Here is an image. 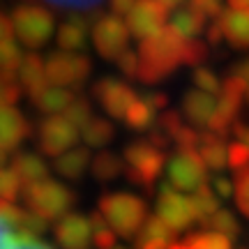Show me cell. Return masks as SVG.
Returning a JSON list of instances; mask_svg holds the SVG:
<instances>
[{
    "mask_svg": "<svg viewBox=\"0 0 249 249\" xmlns=\"http://www.w3.org/2000/svg\"><path fill=\"white\" fill-rule=\"evenodd\" d=\"M187 39L171 26L161 28L157 35L143 39L139 46V81L143 83H161L182 65Z\"/></svg>",
    "mask_w": 249,
    "mask_h": 249,
    "instance_id": "obj_1",
    "label": "cell"
},
{
    "mask_svg": "<svg viewBox=\"0 0 249 249\" xmlns=\"http://www.w3.org/2000/svg\"><path fill=\"white\" fill-rule=\"evenodd\" d=\"M99 214L116 231V235L134 238L141 233L143 224L148 222V205L141 196L127 194V192H111L99 198Z\"/></svg>",
    "mask_w": 249,
    "mask_h": 249,
    "instance_id": "obj_2",
    "label": "cell"
},
{
    "mask_svg": "<svg viewBox=\"0 0 249 249\" xmlns=\"http://www.w3.org/2000/svg\"><path fill=\"white\" fill-rule=\"evenodd\" d=\"M124 176L132 185L141 187L143 192L152 194L155 182L161 176L166 166V150L157 148L148 139H136V141L124 145Z\"/></svg>",
    "mask_w": 249,
    "mask_h": 249,
    "instance_id": "obj_3",
    "label": "cell"
},
{
    "mask_svg": "<svg viewBox=\"0 0 249 249\" xmlns=\"http://www.w3.org/2000/svg\"><path fill=\"white\" fill-rule=\"evenodd\" d=\"M23 203L26 210L35 213L44 222H60L62 217H67L70 210L76 203L74 189L62 185L58 180H42L37 185H30L23 189Z\"/></svg>",
    "mask_w": 249,
    "mask_h": 249,
    "instance_id": "obj_4",
    "label": "cell"
},
{
    "mask_svg": "<svg viewBox=\"0 0 249 249\" xmlns=\"http://www.w3.org/2000/svg\"><path fill=\"white\" fill-rule=\"evenodd\" d=\"M12 23H14V33H17L18 42L26 44L28 49L44 46L55 30L53 14L35 2H21L18 7H14Z\"/></svg>",
    "mask_w": 249,
    "mask_h": 249,
    "instance_id": "obj_5",
    "label": "cell"
},
{
    "mask_svg": "<svg viewBox=\"0 0 249 249\" xmlns=\"http://www.w3.org/2000/svg\"><path fill=\"white\" fill-rule=\"evenodd\" d=\"M166 180L180 194H185V192L194 194L196 189L208 185V166L196 150L176 148L166 161Z\"/></svg>",
    "mask_w": 249,
    "mask_h": 249,
    "instance_id": "obj_6",
    "label": "cell"
},
{
    "mask_svg": "<svg viewBox=\"0 0 249 249\" xmlns=\"http://www.w3.org/2000/svg\"><path fill=\"white\" fill-rule=\"evenodd\" d=\"M92 62L83 53H67V51H53L46 60V76L51 86L60 88H79L90 76Z\"/></svg>",
    "mask_w": 249,
    "mask_h": 249,
    "instance_id": "obj_7",
    "label": "cell"
},
{
    "mask_svg": "<svg viewBox=\"0 0 249 249\" xmlns=\"http://www.w3.org/2000/svg\"><path fill=\"white\" fill-rule=\"evenodd\" d=\"M76 141L79 127H74L65 116H49L37 124V148L44 155L60 157L67 150L76 148Z\"/></svg>",
    "mask_w": 249,
    "mask_h": 249,
    "instance_id": "obj_8",
    "label": "cell"
},
{
    "mask_svg": "<svg viewBox=\"0 0 249 249\" xmlns=\"http://www.w3.org/2000/svg\"><path fill=\"white\" fill-rule=\"evenodd\" d=\"M157 217L176 233L187 231L196 222L192 198L176 192L169 182H164V187L160 189V196H157Z\"/></svg>",
    "mask_w": 249,
    "mask_h": 249,
    "instance_id": "obj_9",
    "label": "cell"
},
{
    "mask_svg": "<svg viewBox=\"0 0 249 249\" xmlns=\"http://www.w3.org/2000/svg\"><path fill=\"white\" fill-rule=\"evenodd\" d=\"M92 44L104 60L116 62L129 46V30L118 17H97L92 26Z\"/></svg>",
    "mask_w": 249,
    "mask_h": 249,
    "instance_id": "obj_10",
    "label": "cell"
},
{
    "mask_svg": "<svg viewBox=\"0 0 249 249\" xmlns=\"http://www.w3.org/2000/svg\"><path fill=\"white\" fill-rule=\"evenodd\" d=\"M92 97L97 99L99 107L104 108L111 118L124 120L129 107L134 104V99L139 97V95L132 90L129 83H124L120 79H113V76H104V79H99L92 86Z\"/></svg>",
    "mask_w": 249,
    "mask_h": 249,
    "instance_id": "obj_11",
    "label": "cell"
},
{
    "mask_svg": "<svg viewBox=\"0 0 249 249\" xmlns=\"http://www.w3.org/2000/svg\"><path fill=\"white\" fill-rule=\"evenodd\" d=\"M166 17L169 9L161 5L160 0H136L132 12L127 14V30L136 39H148L157 35L161 28H166Z\"/></svg>",
    "mask_w": 249,
    "mask_h": 249,
    "instance_id": "obj_12",
    "label": "cell"
},
{
    "mask_svg": "<svg viewBox=\"0 0 249 249\" xmlns=\"http://www.w3.org/2000/svg\"><path fill=\"white\" fill-rule=\"evenodd\" d=\"M169 107V97L164 92H145V95H139L134 99V104L129 107L127 116H124V123L129 129L134 132H150L157 118L166 111Z\"/></svg>",
    "mask_w": 249,
    "mask_h": 249,
    "instance_id": "obj_13",
    "label": "cell"
},
{
    "mask_svg": "<svg viewBox=\"0 0 249 249\" xmlns=\"http://www.w3.org/2000/svg\"><path fill=\"white\" fill-rule=\"evenodd\" d=\"M55 242L62 249H92V226L90 217L79 213H70L62 217L53 229Z\"/></svg>",
    "mask_w": 249,
    "mask_h": 249,
    "instance_id": "obj_14",
    "label": "cell"
},
{
    "mask_svg": "<svg viewBox=\"0 0 249 249\" xmlns=\"http://www.w3.org/2000/svg\"><path fill=\"white\" fill-rule=\"evenodd\" d=\"M30 123L28 118L14 107L0 108V150H14L28 139Z\"/></svg>",
    "mask_w": 249,
    "mask_h": 249,
    "instance_id": "obj_15",
    "label": "cell"
},
{
    "mask_svg": "<svg viewBox=\"0 0 249 249\" xmlns=\"http://www.w3.org/2000/svg\"><path fill=\"white\" fill-rule=\"evenodd\" d=\"M217 111L214 95H208L198 88H189L182 97V116L196 127H208Z\"/></svg>",
    "mask_w": 249,
    "mask_h": 249,
    "instance_id": "obj_16",
    "label": "cell"
},
{
    "mask_svg": "<svg viewBox=\"0 0 249 249\" xmlns=\"http://www.w3.org/2000/svg\"><path fill=\"white\" fill-rule=\"evenodd\" d=\"M90 28H92V21H90L88 17H81V14L70 17L58 28V35H55V42L60 46V51H67V53H79V51H83L86 44H88Z\"/></svg>",
    "mask_w": 249,
    "mask_h": 249,
    "instance_id": "obj_17",
    "label": "cell"
},
{
    "mask_svg": "<svg viewBox=\"0 0 249 249\" xmlns=\"http://www.w3.org/2000/svg\"><path fill=\"white\" fill-rule=\"evenodd\" d=\"M9 169L18 176L23 187H30V185L42 182V180H49V166H46V161L37 152H30V150H18L12 157V166Z\"/></svg>",
    "mask_w": 249,
    "mask_h": 249,
    "instance_id": "obj_18",
    "label": "cell"
},
{
    "mask_svg": "<svg viewBox=\"0 0 249 249\" xmlns=\"http://www.w3.org/2000/svg\"><path fill=\"white\" fill-rule=\"evenodd\" d=\"M217 21L233 49H249V9H229Z\"/></svg>",
    "mask_w": 249,
    "mask_h": 249,
    "instance_id": "obj_19",
    "label": "cell"
},
{
    "mask_svg": "<svg viewBox=\"0 0 249 249\" xmlns=\"http://www.w3.org/2000/svg\"><path fill=\"white\" fill-rule=\"evenodd\" d=\"M18 86L23 88V92H28L30 97L39 92L42 88L49 86V76H46V62L39 58V53H26L23 62H21V70L17 74Z\"/></svg>",
    "mask_w": 249,
    "mask_h": 249,
    "instance_id": "obj_20",
    "label": "cell"
},
{
    "mask_svg": "<svg viewBox=\"0 0 249 249\" xmlns=\"http://www.w3.org/2000/svg\"><path fill=\"white\" fill-rule=\"evenodd\" d=\"M79 97L74 90L70 88H60V86H46L39 92H35L30 102L39 113H49V116H58L60 111L70 108V104Z\"/></svg>",
    "mask_w": 249,
    "mask_h": 249,
    "instance_id": "obj_21",
    "label": "cell"
},
{
    "mask_svg": "<svg viewBox=\"0 0 249 249\" xmlns=\"http://www.w3.org/2000/svg\"><path fill=\"white\" fill-rule=\"evenodd\" d=\"M196 152L210 171H222L229 166V145L224 143L222 136H217L213 132H205V129L201 132Z\"/></svg>",
    "mask_w": 249,
    "mask_h": 249,
    "instance_id": "obj_22",
    "label": "cell"
},
{
    "mask_svg": "<svg viewBox=\"0 0 249 249\" xmlns=\"http://www.w3.org/2000/svg\"><path fill=\"white\" fill-rule=\"evenodd\" d=\"M90 164H92V155H90V148H86V145H76L65 155L55 157L53 161L55 173H60L67 180H81L86 176V171L90 169Z\"/></svg>",
    "mask_w": 249,
    "mask_h": 249,
    "instance_id": "obj_23",
    "label": "cell"
},
{
    "mask_svg": "<svg viewBox=\"0 0 249 249\" xmlns=\"http://www.w3.org/2000/svg\"><path fill=\"white\" fill-rule=\"evenodd\" d=\"M171 28L178 33L182 39H196V37L208 30V18L196 14L194 9H178L171 18Z\"/></svg>",
    "mask_w": 249,
    "mask_h": 249,
    "instance_id": "obj_24",
    "label": "cell"
},
{
    "mask_svg": "<svg viewBox=\"0 0 249 249\" xmlns=\"http://www.w3.org/2000/svg\"><path fill=\"white\" fill-rule=\"evenodd\" d=\"M90 171H92V178L97 182H111L124 171V161L118 157L116 152L102 150L97 157H92Z\"/></svg>",
    "mask_w": 249,
    "mask_h": 249,
    "instance_id": "obj_25",
    "label": "cell"
},
{
    "mask_svg": "<svg viewBox=\"0 0 249 249\" xmlns=\"http://www.w3.org/2000/svg\"><path fill=\"white\" fill-rule=\"evenodd\" d=\"M81 136L86 141V148H107L108 143L116 139V127L108 123L107 118H92L81 129Z\"/></svg>",
    "mask_w": 249,
    "mask_h": 249,
    "instance_id": "obj_26",
    "label": "cell"
},
{
    "mask_svg": "<svg viewBox=\"0 0 249 249\" xmlns=\"http://www.w3.org/2000/svg\"><path fill=\"white\" fill-rule=\"evenodd\" d=\"M189 198H192V205H194L196 222L201 224V226H205L214 214L222 210V208H219V198H217V194L213 192L210 185H203L201 189H196Z\"/></svg>",
    "mask_w": 249,
    "mask_h": 249,
    "instance_id": "obj_27",
    "label": "cell"
},
{
    "mask_svg": "<svg viewBox=\"0 0 249 249\" xmlns=\"http://www.w3.org/2000/svg\"><path fill=\"white\" fill-rule=\"evenodd\" d=\"M171 249H231V240L219 235V233L201 231V233H189L185 240L176 242Z\"/></svg>",
    "mask_w": 249,
    "mask_h": 249,
    "instance_id": "obj_28",
    "label": "cell"
},
{
    "mask_svg": "<svg viewBox=\"0 0 249 249\" xmlns=\"http://www.w3.org/2000/svg\"><path fill=\"white\" fill-rule=\"evenodd\" d=\"M21 62H23V53H21V49H18V44L14 39L0 42V76L17 81Z\"/></svg>",
    "mask_w": 249,
    "mask_h": 249,
    "instance_id": "obj_29",
    "label": "cell"
},
{
    "mask_svg": "<svg viewBox=\"0 0 249 249\" xmlns=\"http://www.w3.org/2000/svg\"><path fill=\"white\" fill-rule=\"evenodd\" d=\"M134 242H169V245H173L176 242V231H171L169 226L155 214V217H148V222L143 224L141 233L136 235Z\"/></svg>",
    "mask_w": 249,
    "mask_h": 249,
    "instance_id": "obj_30",
    "label": "cell"
},
{
    "mask_svg": "<svg viewBox=\"0 0 249 249\" xmlns=\"http://www.w3.org/2000/svg\"><path fill=\"white\" fill-rule=\"evenodd\" d=\"M203 229H213V233H219L224 238H229V240H238L242 235V226L238 222V217L231 213V210H219V213L214 214L210 222L205 224Z\"/></svg>",
    "mask_w": 249,
    "mask_h": 249,
    "instance_id": "obj_31",
    "label": "cell"
},
{
    "mask_svg": "<svg viewBox=\"0 0 249 249\" xmlns=\"http://www.w3.org/2000/svg\"><path fill=\"white\" fill-rule=\"evenodd\" d=\"M90 226H92V247L116 249V231L107 224V219L99 214V210L90 214Z\"/></svg>",
    "mask_w": 249,
    "mask_h": 249,
    "instance_id": "obj_32",
    "label": "cell"
},
{
    "mask_svg": "<svg viewBox=\"0 0 249 249\" xmlns=\"http://www.w3.org/2000/svg\"><path fill=\"white\" fill-rule=\"evenodd\" d=\"M23 182L18 180V176L14 171L5 166V169L0 171V201H5V203H17L18 196H23Z\"/></svg>",
    "mask_w": 249,
    "mask_h": 249,
    "instance_id": "obj_33",
    "label": "cell"
},
{
    "mask_svg": "<svg viewBox=\"0 0 249 249\" xmlns=\"http://www.w3.org/2000/svg\"><path fill=\"white\" fill-rule=\"evenodd\" d=\"M233 187H235V205L249 219V166L233 171Z\"/></svg>",
    "mask_w": 249,
    "mask_h": 249,
    "instance_id": "obj_34",
    "label": "cell"
},
{
    "mask_svg": "<svg viewBox=\"0 0 249 249\" xmlns=\"http://www.w3.org/2000/svg\"><path fill=\"white\" fill-rule=\"evenodd\" d=\"M65 118L70 120L74 127H79V129H83L86 124L92 120V104H90V99L88 97H76L74 102L70 104V108L65 111Z\"/></svg>",
    "mask_w": 249,
    "mask_h": 249,
    "instance_id": "obj_35",
    "label": "cell"
},
{
    "mask_svg": "<svg viewBox=\"0 0 249 249\" xmlns=\"http://www.w3.org/2000/svg\"><path fill=\"white\" fill-rule=\"evenodd\" d=\"M192 81H194L196 88L208 92V95L222 92V81H219V76H217L213 70H208V67H196L194 74H192Z\"/></svg>",
    "mask_w": 249,
    "mask_h": 249,
    "instance_id": "obj_36",
    "label": "cell"
},
{
    "mask_svg": "<svg viewBox=\"0 0 249 249\" xmlns=\"http://www.w3.org/2000/svg\"><path fill=\"white\" fill-rule=\"evenodd\" d=\"M208 58V44L201 39H187L185 53H182V62L189 67H201Z\"/></svg>",
    "mask_w": 249,
    "mask_h": 249,
    "instance_id": "obj_37",
    "label": "cell"
},
{
    "mask_svg": "<svg viewBox=\"0 0 249 249\" xmlns=\"http://www.w3.org/2000/svg\"><path fill=\"white\" fill-rule=\"evenodd\" d=\"M21 95H23V88L18 86V81L0 76V108L14 107L21 99Z\"/></svg>",
    "mask_w": 249,
    "mask_h": 249,
    "instance_id": "obj_38",
    "label": "cell"
},
{
    "mask_svg": "<svg viewBox=\"0 0 249 249\" xmlns=\"http://www.w3.org/2000/svg\"><path fill=\"white\" fill-rule=\"evenodd\" d=\"M189 9H194L196 14L205 18H214V21L224 14L222 0H189Z\"/></svg>",
    "mask_w": 249,
    "mask_h": 249,
    "instance_id": "obj_39",
    "label": "cell"
},
{
    "mask_svg": "<svg viewBox=\"0 0 249 249\" xmlns=\"http://www.w3.org/2000/svg\"><path fill=\"white\" fill-rule=\"evenodd\" d=\"M2 249H51V247H49L46 242L33 238V235H23V233L17 235V233H12Z\"/></svg>",
    "mask_w": 249,
    "mask_h": 249,
    "instance_id": "obj_40",
    "label": "cell"
},
{
    "mask_svg": "<svg viewBox=\"0 0 249 249\" xmlns=\"http://www.w3.org/2000/svg\"><path fill=\"white\" fill-rule=\"evenodd\" d=\"M229 166H231L233 171L249 166V148L245 143L233 141L231 145H229Z\"/></svg>",
    "mask_w": 249,
    "mask_h": 249,
    "instance_id": "obj_41",
    "label": "cell"
},
{
    "mask_svg": "<svg viewBox=\"0 0 249 249\" xmlns=\"http://www.w3.org/2000/svg\"><path fill=\"white\" fill-rule=\"evenodd\" d=\"M116 65L124 79H139V53H134V51L127 49L116 60Z\"/></svg>",
    "mask_w": 249,
    "mask_h": 249,
    "instance_id": "obj_42",
    "label": "cell"
},
{
    "mask_svg": "<svg viewBox=\"0 0 249 249\" xmlns=\"http://www.w3.org/2000/svg\"><path fill=\"white\" fill-rule=\"evenodd\" d=\"M46 2H51V5H55L60 9H79V12L95 9L99 5V0H46Z\"/></svg>",
    "mask_w": 249,
    "mask_h": 249,
    "instance_id": "obj_43",
    "label": "cell"
},
{
    "mask_svg": "<svg viewBox=\"0 0 249 249\" xmlns=\"http://www.w3.org/2000/svg\"><path fill=\"white\" fill-rule=\"evenodd\" d=\"M213 192L217 196H222V198H231V196L235 194L233 180L224 178V176H217V178H213Z\"/></svg>",
    "mask_w": 249,
    "mask_h": 249,
    "instance_id": "obj_44",
    "label": "cell"
},
{
    "mask_svg": "<svg viewBox=\"0 0 249 249\" xmlns=\"http://www.w3.org/2000/svg\"><path fill=\"white\" fill-rule=\"evenodd\" d=\"M134 5H136V0H108V7H111L113 17H127Z\"/></svg>",
    "mask_w": 249,
    "mask_h": 249,
    "instance_id": "obj_45",
    "label": "cell"
},
{
    "mask_svg": "<svg viewBox=\"0 0 249 249\" xmlns=\"http://www.w3.org/2000/svg\"><path fill=\"white\" fill-rule=\"evenodd\" d=\"M205 33H208V44H210V46H219V42L224 39V33H222V26H219V21L210 23Z\"/></svg>",
    "mask_w": 249,
    "mask_h": 249,
    "instance_id": "obj_46",
    "label": "cell"
},
{
    "mask_svg": "<svg viewBox=\"0 0 249 249\" xmlns=\"http://www.w3.org/2000/svg\"><path fill=\"white\" fill-rule=\"evenodd\" d=\"M12 33H14V23H12V18H9L7 14H2V12H0V42L12 39Z\"/></svg>",
    "mask_w": 249,
    "mask_h": 249,
    "instance_id": "obj_47",
    "label": "cell"
},
{
    "mask_svg": "<svg viewBox=\"0 0 249 249\" xmlns=\"http://www.w3.org/2000/svg\"><path fill=\"white\" fill-rule=\"evenodd\" d=\"M233 134L238 136V141L245 143L249 148V124L247 123H242V120H238V123L233 124Z\"/></svg>",
    "mask_w": 249,
    "mask_h": 249,
    "instance_id": "obj_48",
    "label": "cell"
},
{
    "mask_svg": "<svg viewBox=\"0 0 249 249\" xmlns=\"http://www.w3.org/2000/svg\"><path fill=\"white\" fill-rule=\"evenodd\" d=\"M231 74H235V76H240V79L249 86V55H247V58H242V60L238 62L235 67H233Z\"/></svg>",
    "mask_w": 249,
    "mask_h": 249,
    "instance_id": "obj_49",
    "label": "cell"
},
{
    "mask_svg": "<svg viewBox=\"0 0 249 249\" xmlns=\"http://www.w3.org/2000/svg\"><path fill=\"white\" fill-rule=\"evenodd\" d=\"M12 233H14V231L9 229L7 224H2V222H0V249L5 247V242H7V238L12 235Z\"/></svg>",
    "mask_w": 249,
    "mask_h": 249,
    "instance_id": "obj_50",
    "label": "cell"
},
{
    "mask_svg": "<svg viewBox=\"0 0 249 249\" xmlns=\"http://www.w3.org/2000/svg\"><path fill=\"white\" fill-rule=\"evenodd\" d=\"M160 2H161V5H164L166 9H178L180 5L185 2V0H160Z\"/></svg>",
    "mask_w": 249,
    "mask_h": 249,
    "instance_id": "obj_51",
    "label": "cell"
},
{
    "mask_svg": "<svg viewBox=\"0 0 249 249\" xmlns=\"http://www.w3.org/2000/svg\"><path fill=\"white\" fill-rule=\"evenodd\" d=\"M5 161H7V152H5V150H0V171L5 169Z\"/></svg>",
    "mask_w": 249,
    "mask_h": 249,
    "instance_id": "obj_52",
    "label": "cell"
},
{
    "mask_svg": "<svg viewBox=\"0 0 249 249\" xmlns=\"http://www.w3.org/2000/svg\"><path fill=\"white\" fill-rule=\"evenodd\" d=\"M247 99H249V88H247Z\"/></svg>",
    "mask_w": 249,
    "mask_h": 249,
    "instance_id": "obj_53",
    "label": "cell"
},
{
    "mask_svg": "<svg viewBox=\"0 0 249 249\" xmlns=\"http://www.w3.org/2000/svg\"><path fill=\"white\" fill-rule=\"evenodd\" d=\"M116 249H123V247H116Z\"/></svg>",
    "mask_w": 249,
    "mask_h": 249,
    "instance_id": "obj_54",
    "label": "cell"
},
{
    "mask_svg": "<svg viewBox=\"0 0 249 249\" xmlns=\"http://www.w3.org/2000/svg\"><path fill=\"white\" fill-rule=\"evenodd\" d=\"M242 249H247V247H242Z\"/></svg>",
    "mask_w": 249,
    "mask_h": 249,
    "instance_id": "obj_55",
    "label": "cell"
}]
</instances>
